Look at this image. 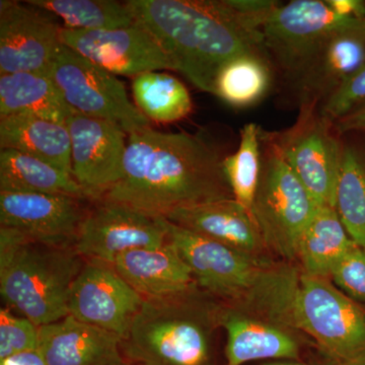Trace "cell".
<instances>
[{
  "instance_id": "28",
  "label": "cell",
  "mask_w": 365,
  "mask_h": 365,
  "mask_svg": "<svg viewBox=\"0 0 365 365\" xmlns=\"http://www.w3.org/2000/svg\"><path fill=\"white\" fill-rule=\"evenodd\" d=\"M47 9L71 30L101 31L125 28L135 24L126 2L113 0H28Z\"/></svg>"
},
{
  "instance_id": "25",
  "label": "cell",
  "mask_w": 365,
  "mask_h": 365,
  "mask_svg": "<svg viewBox=\"0 0 365 365\" xmlns=\"http://www.w3.org/2000/svg\"><path fill=\"white\" fill-rule=\"evenodd\" d=\"M354 245L335 208L318 206L300 237L297 258L304 273L330 278L334 268Z\"/></svg>"
},
{
  "instance_id": "24",
  "label": "cell",
  "mask_w": 365,
  "mask_h": 365,
  "mask_svg": "<svg viewBox=\"0 0 365 365\" xmlns=\"http://www.w3.org/2000/svg\"><path fill=\"white\" fill-rule=\"evenodd\" d=\"M0 192L67 195L86 200L68 173L20 151H0Z\"/></svg>"
},
{
  "instance_id": "10",
  "label": "cell",
  "mask_w": 365,
  "mask_h": 365,
  "mask_svg": "<svg viewBox=\"0 0 365 365\" xmlns=\"http://www.w3.org/2000/svg\"><path fill=\"white\" fill-rule=\"evenodd\" d=\"M302 106V115L292 128L281 134L263 133V136L316 203L334 207L343 148L332 132L334 123L314 112V105Z\"/></svg>"
},
{
  "instance_id": "18",
  "label": "cell",
  "mask_w": 365,
  "mask_h": 365,
  "mask_svg": "<svg viewBox=\"0 0 365 365\" xmlns=\"http://www.w3.org/2000/svg\"><path fill=\"white\" fill-rule=\"evenodd\" d=\"M112 266L144 299L174 297L197 287L188 264L169 240L158 248L125 252Z\"/></svg>"
},
{
  "instance_id": "35",
  "label": "cell",
  "mask_w": 365,
  "mask_h": 365,
  "mask_svg": "<svg viewBox=\"0 0 365 365\" xmlns=\"http://www.w3.org/2000/svg\"><path fill=\"white\" fill-rule=\"evenodd\" d=\"M335 13L350 18H365V2L361 0H326Z\"/></svg>"
},
{
  "instance_id": "7",
  "label": "cell",
  "mask_w": 365,
  "mask_h": 365,
  "mask_svg": "<svg viewBox=\"0 0 365 365\" xmlns=\"http://www.w3.org/2000/svg\"><path fill=\"white\" fill-rule=\"evenodd\" d=\"M261 138L267 148L262 155L253 216L266 248L292 260L319 205L262 132Z\"/></svg>"
},
{
  "instance_id": "1",
  "label": "cell",
  "mask_w": 365,
  "mask_h": 365,
  "mask_svg": "<svg viewBox=\"0 0 365 365\" xmlns=\"http://www.w3.org/2000/svg\"><path fill=\"white\" fill-rule=\"evenodd\" d=\"M134 21L153 36L174 71L215 93L223 66L248 53H267L262 29L272 0H129ZM268 54V53H267Z\"/></svg>"
},
{
  "instance_id": "36",
  "label": "cell",
  "mask_w": 365,
  "mask_h": 365,
  "mask_svg": "<svg viewBox=\"0 0 365 365\" xmlns=\"http://www.w3.org/2000/svg\"><path fill=\"white\" fill-rule=\"evenodd\" d=\"M0 365H47L39 350L20 353L1 360Z\"/></svg>"
},
{
  "instance_id": "15",
  "label": "cell",
  "mask_w": 365,
  "mask_h": 365,
  "mask_svg": "<svg viewBox=\"0 0 365 365\" xmlns=\"http://www.w3.org/2000/svg\"><path fill=\"white\" fill-rule=\"evenodd\" d=\"M61 43L115 76L135 78L160 69L174 71L158 41L136 23L113 30L62 28Z\"/></svg>"
},
{
  "instance_id": "30",
  "label": "cell",
  "mask_w": 365,
  "mask_h": 365,
  "mask_svg": "<svg viewBox=\"0 0 365 365\" xmlns=\"http://www.w3.org/2000/svg\"><path fill=\"white\" fill-rule=\"evenodd\" d=\"M261 144L260 128L254 123L246 124L241 131L239 148L222 160L223 172L235 200L252 215L261 178Z\"/></svg>"
},
{
  "instance_id": "17",
  "label": "cell",
  "mask_w": 365,
  "mask_h": 365,
  "mask_svg": "<svg viewBox=\"0 0 365 365\" xmlns=\"http://www.w3.org/2000/svg\"><path fill=\"white\" fill-rule=\"evenodd\" d=\"M38 350L47 365H127L117 335L71 314L40 327Z\"/></svg>"
},
{
  "instance_id": "37",
  "label": "cell",
  "mask_w": 365,
  "mask_h": 365,
  "mask_svg": "<svg viewBox=\"0 0 365 365\" xmlns=\"http://www.w3.org/2000/svg\"><path fill=\"white\" fill-rule=\"evenodd\" d=\"M262 365H307L300 360H281V361L270 362V364H265Z\"/></svg>"
},
{
  "instance_id": "12",
  "label": "cell",
  "mask_w": 365,
  "mask_h": 365,
  "mask_svg": "<svg viewBox=\"0 0 365 365\" xmlns=\"http://www.w3.org/2000/svg\"><path fill=\"white\" fill-rule=\"evenodd\" d=\"M71 140V175L86 200L100 201L122 179L127 133L120 127L72 109L66 121Z\"/></svg>"
},
{
  "instance_id": "26",
  "label": "cell",
  "mask_w": 365,
  "mask_h": 365,
  "mask_svg": "<svg viewBox=\"0 0 365 365\" xmlns=\"http://www.w3.org/2000/svg\"><path fill=\"white\" fill-rule=\"evenodd\" d=\"M271 83L272 71L267 53H248L222 67L213 95L232 107H251L265 97Z\"/></svg>"
},
{
  "instance_id": "27",
  "label": "cell",
  "mask_w": 365,
  "mask_h": 365,
  "mask_svg": "<svg viewBox=\"0 0 365 365\" xmlns=\"http://www.w3.org/2000/svg\"><path fill=\"white\" fill-rule=\"evenodd\" d=\"M135 106L150 121L173 123L188 116L192 100L179 79L163 72L139 74L132 81Z\"/></svg>"
},
{
  "instance_id": "20",
  "label": "cell",
  "mask_w": 365,
  "mask_h": 365,
  "mask_svg": "<svg viewBox=\"0 0 365 365\" xmlns=\"http://www.w3.org/2000/svg\"><path fill=\"white\" fill-rule=\"evenodd\" d=\"M165 218L251 256L257 257L265 248L254 216L234 198L176 209Z\"/></svg>"
},
{
  "instance_id": "11",
  "label": "cell",
  "mask_w": 365,
  "mask_h": 365,
  "mask_svg": "<svg viewBox=\"0 0 365 365\" xmlns=\"http://www.w3.org/2000/svg\"><path fill=\"white\" fill-rule=\"evenodd\" d=\"M168 240L165 217L146 215L124 204L101 200L88 210L74 247L86 260L112 265L125 252L158 248Z\"/></svg>"
},
{
  "instance_id": "16",
  "label": "cell",
  "mask_w": 365,
  "mask_h": 365,
  "mask_svg": "<svg viewBox=\"0 0 365 365\" xmlns=\"http://www.w3.org/2000/svg\"><path fill=\"white\" fill-rule=\"evenodd\" d=\"M67 195L0 192V227L36 242L74 247L88 210Z\"/></svg>"
},
{
  "instance_id": "29",
  "label": "cell",
  "mask_w": 365,
  "mask_h": 365,
  "mask_svg": "<svg viewBox=\"0 0 365 365\" xmlns=\"http://www.w3.org/2000/svg\"><path fill=\"white\" fill-rule=\"evenodd\" d=\"M334 208L350 239L365 251V162L349 146L343 148Z\"/></svg>"
},
{
  "instance_id": "3",
  "label": "cell",
  "mask_w": 365,
  "mask_h": 365,
  "mask_svg": "<svg viewBox=\"0 0 365 365\" xmlns=\"http://www.w3.org/2000/svg\"><path fill=\"white\" fill-rule=\"evenodd\" d=\"M85 263L76 247L36 242L0 227V294L4 307L37 326L68 316L69 292Z\"/></svg>"
},
{
  "instance_id": "19",
  "label": "cell",
  "mask_w": 365,
  "mask_h": 365,
  "mask_svg": "<svg viewBox=\"0 0 365 365\" xmlns=\"http://www.w3.org/2000/svg\"><path fill=\"white\" fill-rule=\"evenodd\" d=\"M365 61V18L334 34L297 79L302 105L324 102Z\"/></svg>"
},
{
  "instance_id": "33",
  "label": "cell",
  "mask_w": 365,
  "mask_h": 365,
  "mask_svg": "<svg viewBox=\"0 0 365 365\" xmlns=\"http://www.w3.org/2000/svg\"><path fill=\"white\" fill-rule=\"evenodd\" d=\"M365 100V61L323 103L319 114L335 123Z\"/></svg>"
},
{
  "instance_id": "6",
  "label": "cell",
  "mask_w": 365,
  "mask_h": 365,
  "mask_svg": "<svg viewBox=\"0 0 365 365\" xmlns=\"http://www.w3.org/2000/svg\"><path fill=\"white\" fill-rule=\"evenodd\" d=\"M287 319L314 340L329 365H365V309L329 278H297Z\"/></svg>"
},
{
  "instance_id": "4",
  "label": "cell",
  "mask_w": 365,
  "mask_h": 365,
  "mask_svg": "<svg viewBox=\"0 0 365 365\" xmlns=\"http://www.w3.org/2000/svg\"><path fill=\"white\" fill-rule=\"evenodd\" d=\"M198 289L144 299L122 341L124 356L145 365H215L210 335L218 325L220 306Z\"/></svg>"
},
{
  "instance_id": "5",
  "label": "cell",
  "mask_w": 365,
  "mask_h": 365,
  "mask_svg": "<svg viewBox=\"0 0 365 365\" xmlns=\"http://www.w3.org/2000/svg\"><path fill=\"white\" fill-rule=\"evenodd\" d=\"M168 237L188 264L197 287L232 304L265 299L275 311L287 275L269 272L257 257L242 253L167 220Z\"/></svg>"
},
{
  "instance_id": "32",
  "label": "cell",
  "mask_w": 365,
  "mask_h": 365,
  "mask_svg": "<svg viewBox=\"0 0 365 365\" xmlns=\"http://www.w3.org/2000/svg\"><path fill=\"white\" fill-rule=\"evenodd\" d=\"M334 284L350 299L365 302V251L354 245L330 276Z\"/></svg>"
},
{
  "instance_id": "22",
  "label": "cell",
  "mask_w": 365,
  "mask_h": 365,
  "mask_svg": "<svg viewBox=\"0 0 365 365\" xmlns=\"http://www.w3.org/2000/svg\"><path fill=\"white\" fill-rule=\"evenodd\" d=\"M0 148L39 158L71 175V140L66 125L29 115L0 118Z\"/></svg>"
},
{
  "instance_id": "13",
  "label": "cell",
  "mask_w": 365,
  "mask_h": 365,
  "mask_svg": "<svg viewBox=\"0 0 365 365\" xmlns=\"http://www.w3.org/2000/svg\"><path fill=\"white\" fill-rule=\"evenodd\" d=\"M59 19L26 1H0V76L16 72L49 73L61 44Z\"/></svg>"
},
{
  "instance_id": "31",
  "label": "cell",
  "mask_w": 365,
  "mask_h": 365,
  "mask_svg": "<svg viewBox=\"0 0 365 365\" xmlns=\"http://www.w3.org/2000/svg\"><path fill=\"white\" fill-rule=\"evenodd\" d=\"M40 327L14 313L9 307L0 309V361L39 349Z\"/></svg>"
},
{
  "instance_id": "38",
  "label": "cell",
  "mask_w": 365,
  "mask_h": 365,
  "mask_svg": "<svg viewBox=\"0 0 365 365\" xmlns=\"http://www.w3.org/2000/svg\"><path fill=\"white\" fill-rule=\"evenodd\" d=\"M133 365H145V364H134Z\"/></svg>"
},
{
  "instance_id": "8",
  "label": "cell",
  "mask_w": 365,
  "mask_h": 365,
  "mask_svg": "<svg viewBox=\"0 0 365 365\" xmlns=\"http://www.w3.org/2000/svg\"><path fill=\"white\" fill-rule=\"evenodd\" d=\"M48 76L74 111L111 122L127 135L150 128V120L129 100L115 74L62 43Z\"/></svg>"
},
{
  "instance_id": "21",
  "label": "cell",
  "mask_w": 365,
  "mask_h": 365,
  "mask_svg": "<svg viewBox=\"0 0 365 365\" xmlns=\"http://www.w3.org/2000/svg\"><path fill=\"white\" fill-rule=\"evenodd\" d=\"M217 324L227 331L225 365L256 360H300L297 338L285 329L248 318L235 307H220Z\"/></svg>"
},
{
  "instance_id": "9",
  "label": "cell",
  "mask_w": 365,
  "mask_h": 365,
  "mask_svg": "<svg viewBox=\"0 0 365 365\" xmlns=\"http://www.w3.org/2000/svg\"><path fill=\"white\" fill-rule=\"evenodd\" d=\"M362 20L335 13L326 0H294L279 4L269 16L262 29L264 46L285 76L297 83L334 34Z\"/></svg>"
},
{
  "instance_id": "2",
  "label": "cell",
  "mask_w": 365,
  "mask_h": 365,
  "mask_svg": "<svg viewBox=\"0 0 365 365\" xmlns=\"http://www.w3.org/2000/svg\"><path fill=\"white\" fill-rule=\"evenodd\" d=\"M222 160L200 135L150 127L129 134L123 177L101 200L165 217L176 209L234 198Z\"/></svg>"
},
{
  "instance_id": "34",
  "label": "cell",
  "mask_w": 365,
  "mask_h": 365,
  "mask_svg": "<svg viewBox=\"0 0 365 365\" xmlns=\"http://www.w3.org/2000/svg\"><path fill=\"white\" fill-rule=\"evenodd\" d=\"M336 131L340 134L352 131H365V100L345 116L334 123Z\"/></svg>"
},
{
  "instance_id": "23",
  "label": "cell",
  "mask_w": 365,
  "mask_h": 365,
  "mask_svg": "<svg viewBox=\"0 0 365 365\" xmlns=\"http://www.w3.org/2000/svg\"><path fill=\"white\" fill-rule=\"evenodd\" d=\"M71 111L48 74L16 72L0 76V118L29 115L66 125Z\"/></svg>"
},
{
  "instance_id": "14",
  "label": "cell",
  "mask_w": 365,
  "mask_h": 365,
  "mask_svg": "<svg viewBox=\"0 0 365 365\" xmlns=\"http://www.w3.org/2000/svg\"><path fill=\"white\" fill-rule=\"evenodd\" d=\"M144 299L110 264L86 260L69 292L68 314L78 321L115 334L128 335Z\"/></svg>"
}]
</instances>
